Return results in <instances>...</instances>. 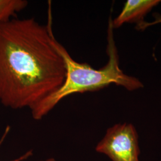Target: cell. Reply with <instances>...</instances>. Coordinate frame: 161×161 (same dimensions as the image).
<instances>
[{
	"instance_id": "cell-1",
	"label": "cell",
	"mask_w": 161,
	"mask_h": 161,
	"mask_svg": "<svg viewBox=\"0 0 161 161\" xmlns=\"http://www.w3.org/2000/svg\"><path fill=\"white\" fill-rule=\"evenodd\" d=\"M34 19L0 25V102L13 109L32 110L64 84L66 68L52 30Z\"/></svg>"
},
{
	"instance_id": "cell-2",
	"label": "cell",
	"mask_w": 161,
	"mask_h": 161,
	"mask_svg": "<svg viewBox=\"0 0 161 161\" xmlns=\"http://www.w3.org/2000/svg\"><path fill=\"white\" fill-rule=\"evenodd\" d=\"M113 29L112 20L110 17L107 46L109 60L102 69H94L88 64L77 62L70 56L66 48L57 41L58 50L66 64V79L64 84L56 92L31 110L34 119H42L62 100L72 94L96 91L112 84L123 86L128 90H134L143 87L140 80L125 75L120 69Z\"/></svg>"
},
{
	"instance_id": "cell-3",
	"label": "cell",
	"mask_w": 161,
	"mask_h": 161,
	"mask_svg": "<svg viewBox=\"0 0 161 161\" xmlns=\"http://www.w3.org/2000/svg\"><path fill=\"white\" fill-rule=\"evenodd\" d=\"M138 138L131 124H118L108 129L96 150L112 161H140Z\"/></svg>"
},
{
	"instance_id": "cell-4",
	"label": "cell",
	"mask_w": 161,
	"mask_h": 161,
	"mask_svg": "<svg viewBox=\"0 0 161 161\" xmlns=\"http://www.w3.org/2000/svg\"><path fill=\"white\" fill-rule=\"evenodd\" d=\"M160 2L159 0L127 1L119 15L112 20L113 28H119L125 23L137 22Z\"/></svg>"
},
{
	"instance_id": "cell-5",
	"label": "cell",
	"mask_w": 161,
	"mask_h": 161,
	"mask_svg": "<svg viewBox=\"0 0 161 161\" xmlns=\"http://www.w3.org/2000/svg\"><path fill=\"white\" fill-rule=\"evenodd\" d=\"M28 4L25 0H0V25L23 10Z\"/></svg>"
},
{
	"instance_id": "cell-6",
	"label": "cell",
	"mask_w": 161,
	"mask_h": 161,
	"mask_svg": "<svg viewBox=\"0 0 161 161\" xmlns=\"http://www.w3.org/2000/svg\"><path fill=\"white\" fill-rule=\"evenodd\" d=\"M31 154H32L31 152L29 151L28 152L26 153L25 155H23L21 156L20 157L18 158L17 159H14V160H12V161H23L25 159H26L29 156L31 155Z\"/></svg>"
},
{
	"instance_id": "cell-7",
	"label": "cell",
	"mask_w": 161,
	"mask_h": 161,
	"mask_svg": "<svg viewBox=\"0 0 161 161\" xmlns=\"http://www.w3.org/2000/svg\"><path fill=\"white\" fill-rule=\"evenodd\" d=\"M56 161V159H54V158H48V159H45V160H42V161Z\"/></svg>"
}]
</instances>
